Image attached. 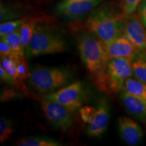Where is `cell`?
<instances>
[{"label":"cell","mask_w":146,"mask_h":146,"mask_svg":"<svg viewBox=\"0 0 146 146\" xmlns=\"http://www.w3.org/2000/svg\"><path fill=\"white\" fill-rule=\"evenodd\" d=\"M80 56L89 76L100 91L110 94L106 70L110 58L106 44L86 28L78 25L70 27Z\"/></svg>","instance_id":"cell-1"},{"label":"cell","mask_w":146,"mask_h":146,"mask_svg":"<svg viewBox=\"0 0 146 146\" xmlns=\"http://www.w3.org/2000/svg\"><path fill=\"white\" fill-rule=\"evenodd\" d=\"M125 17L111 5H98L88 14L85 26L106 44L123 35Z\"/></svg>","instance_id":"cell-2"},{"label":"cell","mask_w":146,"mask_h":146,"mask_svg":"<svg viewBox=\"0 0 146 146\" xmlns=\"http://www.w3.org/2000/svg\"><path fill=\"white\" fill-rule=\"evenodd\" d=\"M67 43L56 27L50 23H37L31 41L25 49L27 58L60 54L67 49Z\"/></svg>","instance_id":"cell-3"},{"label":"cell","mask_w":146,"mask_h":146,"mask_svg":"<svg viewBox=\"0 0 146 146\" xmlns=\"http://www.w3.org/2000/svg\"><path fill=\"white\" fill-rule=\"evenodd\" d=\"M72 72L65 67L37 65L31 68L27 82L32 89L41 94H50L70 83Z\"/></svg>","instance_id":"cell-4"},{"label":"cell","mask_w":146,"mask_h":146,"mask_svg":"<svg viewBox=\"0 0 146 146\" xmlns=\"http://www.w3.org/2000/svg\"><path fill=\"white\" fill-rule=\"evenodd\" d=\"M133 59L128 58H111L106 70L107 86L110 94H120L125 81L133 75Z\"/></svg>","instance_id":"cell-5"},{"label":"cell","mask_w":146,"mask_h":146,"mask_svg":"<svg viewBox=\"0 0 146 146\" xmlns=\"http://www.w3.org/2000/svg\"><path fill=\"white\" fill-rule=\"evenodd\" d=\"M44 97L58 102L73 113L83 106L86 100V92L83 83L77 81Z\"/></svg>","instance_id":"cell-6"},{"label":"cell","mask_w":146,"mask_h":146,"mask_svg":"<svg viewBox=\"0 0 146 146\" xmlns=\"http://www.w3.org/2000/svg\"><path fill=\"white\" fill-rule=\"evenodd\" d=\"M41 108L47 120L54 128L62 132H67L73 124L72 112L63 105L43 97Z\"/></svg>","instance_id":"cell-7"},{"label":"cell","mask_w":146,"mask_h":146,"mask_svg":"<svg viewBox=\"0 0 146 146\" xmlns=\"http://www.w3.org/2000/svg\"><path fill=\"white\" fill-rule=\"evenodd\" d=\"M104 0H61L57 3L56 10L67 19L77 21L89 14Z\"/></svg>","instance_id":"cell-8"},{"label":"cell","mask_w":146,"mask_h":146,"mask_svg":"<svg viewBox=\"0 0 146 146\" xmlns=\"http://www.w3.org/2000/svg\"><path fill=\"white\" fill-rule=\"evenodd\" d=\"M123 36L137 50L141 52L146 51V28L139 14L134 12L126 16Z\"/></svg>","instance_id":"cell-9"},{"label":"cell","mask_w":146,"mask_h":146,"mask_svg":"<svg viewBox=\"0 0 146 146\" xmlns=\"http://www.w3.org/2000/svg\"><path fill=\"white\" fill-rule=\"evenodd\" d=\"M92 123L87 125L86 133L91 137L101 138L107 130L110 120V104L106 98H101Z\"/></svg>","instance_id":"cell-10"},{"label":"cell","mask_w":146,"mask_h":146,"mask_svg":"<svg viewBox=\"0 0 146 146\" xmlns=\"http://www.w3.org/2000/svg\"><path fill=\"white\" fill-rule=\"evenodd\" d=\"M118 128L120 137L129 145H137L143 137V131L141 126L125 116L118 118Z\"/></svg>","instance_id":"cell-11"},{"label":"cell","mask_w":146,"mask_h":146,"mask_svg":"<svg viewBox=\"0 0 146 146\" xmlns=\"http://www.w3.org/2000/svg\"><path fill=\"white\" fill-rule=\"evenodd\" d=\"M106 47L110 59L128 58L133 60L141 52L137 50L132 43L123 35L106 43Z\"/></svg>","instance_id":"cell-12"},{"label":"cell","mask_w":146,"mask_h":146,"mask_svg":"<svg viewBox=\"0 0 146 146\" xmlns=\"http://www.w3.org/2000/svg\"><path fill=\"white\" fill-rule=\"evenodd\" d=\"M120 98L128 112L137 119L146 123V102L129 94L124 89L120 93Z\"/></svg>","instance_id":"cell-13"},{"label":"cell","mask_w":146,"mask_h":146,"mask_svg":"<svg viewBox=\"0 0 146 146\" xmlns=\"http://www.w3.org/2000/svg\"><path fill=\"white\" fill-rule=\"evenodd\" d=\"M15 145L18 146H62L64 144L52 138L42 136H31L18 139Z\"/></svg>","instance_id":"cell-14"},{"label":"cell","mask_w":146,"mask_h":146,"mask_svg":"<svg viewBox=\"0 0 146 146\" xmlns=\"http://www.w3.org/2000/svg\"><path fill=\"white\" fill-rule=\"evenodd\" d=\"M124 90L129 94L146 102V84L136 78H129L125 81Z\"/></svg>","instance_id":"cell-15"},{"label":"cell","mask_w":146,"mask_h":146,"mask_svg":"<svg viewBox=\"0 0 146 146\" xmlns=\"http://www.w3.org/2000/svg\"><path fill=\"white\" fill-rule=\"evenodd\" d=\"M1 39L6 42L13 50L15 54L19 58H23L25 56V50L24 48L20 35L19 29L15 31L10 33L1 36Z\"/></svg>","instance_id":"cell-16"},{"label":"cell","mask_w":146,"mask_h":146,"mask_svg":"<svg viewBox=\"0 0 146 146\" xmlns=\"http://www.w3.org/2000/svg\"><path fill=\"white\" fill-rule=\"evenodd\" d=\"M132 66L135 78L146 84V51L140 52L133 60Z\"/></svg>","instance_id":"cell-17"},{"label":"cell","mask_w":146,"mask_h":146,"mask_svg":"<svg viewBox=\"0 0 146 146\" xmlns=\"http://www.w3.org/2000/svg\"><path fill=\"white\" fill-rule=\"evenodd\" d=\"M39 21L36 19H27L19 29V33L25 50L31 40Z\"/></svg>","instance_id":"cell-18"},{"label":"cell","mask_w":146,"mask_h":146,"mask_svg":"<svg viewBox=\"0 0 146 146\" xmlns=\"http://www.w3.org/2000/svg\"><path fill=\"white\" fill-rule=\"evenodd\" d=\"M18 58L17 56H10L1 58V66L10 74L16 81V85L23 82L18 77L17 71V62Z\"/></svg>","instance_id":"cell-19"},{"label":"cell","mask_w":146,"mask_h":146,"mask_svg":"<svg viewBox=\"0 0 146 146\" xmlns=\"http://www.w3.org/2000/svg\"><path fill=\"white\" fill-rule=\"evenodd\" d=\"M14 133V122L5 116L0 118V142L5 143L10 139Z\"/></svg>","instance_id":"cell-20"},{"label":"cell","mask_w":146,"mask_h":146,"mask_svg":"<svg viewBox=\"0 0 146 146\" xmlns=\"http://www.w3.org/2000/svg\"><path fill=\"white\" fill-rule=\"evenodd\" d=\"M26 21V18H21L1 23L0 24V36L1 37L5 35L18 30Z\"/></svg>","instance_id":"cell-21"},{"label":"cell","mask_w":146,"mask_h":146,"mask_svg":"<svg viewBox=\"0 0 146 146\" xmlns=\"http://www.w3.org/2000/svg\"><path fill=\"white\" fill-rule=\"evenodd\" d=\"M22 14L13 7L5 5L2 1L0 4V22L11 21L22 18Z\"/></svg>","instance_id":"cell-22"},{"label":"cell","mask_w":146,"mask_h":146,"mask_svg":"<svg viewBox=\"0 0 146 146\" xmlns=\"http://www.w3.org/2000/svg\"><path fill=\"white\" fill-rule=\"evenodd\" d=\"M143 0H120V7L124 15L127 16L135 12Z\"/></svg>","instance_id":"cell-23"},{"label":"cell","mask_w":146,"mask_h":146,"mask_svg":"<svg viewBox=\"0 0 146 146\" xmlns=\"http://www.w3.org/2000/svg\"><path fill=\"white\" fill-rule=\"evenodd\" d=\"M97 108L93 106H82L78 110L80 116L83 121L87 125L92 123L95 114L96 113Z\"/></svg>","instance_id":"cell-24"},{"label":"cell","mask_w":146,"mask_h":146,"mask_svg":"<svg viewBox=\"0 0 146 146\" xmlns=\"http://www.w3.org/2000/svg\"><path fill=\"white\" fill-rule=\"evenodd\" d=\"M17 71L18 77L21 81H25L28 78L30 73L28 65L25 61V57L20 58L18 59L17 62Z\"/></svg>","instance_id":"cell-25"},{"label":"cell","mask_w":146,"mask_h":146,"mask_svg":"<svg viewBox=\"0 0 146 146\" xmlns=\"http://www.w3.org/2000/svg\"><path fill=\"white\" fill-rule=\"evenodd\" d=\"M10 56H14L18 57L13 50L11 48L10 45L5 41L1 39V41H0V56H1V58H3Z\"/></svg>","instance_id":"cell-26"},{"label":"cell","mask_w":146,"mask_h":146,"mask_svg":"<svg viewBox=\"0 0 146 146\" xmlns=\"http://www.w3.org/2000/svg\"><path fill=\"white\" fill-rule=\"evenodd\" d=\"M0 78L1 81L5 83L10 84V85H16V81L14 78L1 65H0Z\"/></svg>","instance_id":"cell-27"},{"label":"cell","mask_w":146,"mask_h":146,"mask_svg":"<svg viewBox=\"0 0 146 146\" xmlns=\"http://www.w3.org/2000/svg\"><path fill=\"white\" fill-rule=\"evenodd\" d=\"M139 15L146 28V0H143L139 6Z\"/></svg>","instance_id":"cell-28"}]
</instances>
